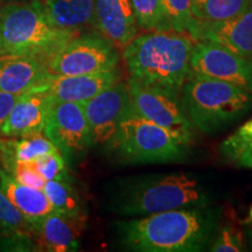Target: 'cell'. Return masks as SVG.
Returning a JSON list of instances; mask_svg holds the SVG:
<instances>
[{
  "label": "cell",
  "instance_id": "603a6c76",
  "mask_svg": "<svg viewBox=\"0 0 252 252\" xmlns=\"http://www.w3.org/2000/svg\"><path fill=\"white\" fill-rule=\"evenodd\" d=\"M138 27L147 32L172 31L162 0H131Z\"/></svg>",
  "mask_w": 252,
  "mask_h": 252
},
{
  "label": "cell",
  "instance_id": "ba28073f",
  "mask_svg": "<svg viewBox=\"0 0 252 252\" xmlns=\"http://www.w3.org/2000/svg\"><path fill=\"white\" fill-rule=\"evenodd\" d=\"M118 48L102 34L74 36L47 62L50 74L71 76L117 69Z\"/></svg>",
  "mask_w": 252,
  "mask_h": 252
},
{
  "label": "cell",
  "instance_id": "8fae6325",
  "mask_svg": "<svg viewBox=\"0 0 252 252\" xmlns=\"http://www.w3.org/2000/svg\"><path fill=\"white\" fill-rule=\"evenodd\" d=\"M82 105L90 127L93 145L108 147L118 130L123 115L131 105L127 84L119 81Z\"/></svg>",
  "mask_w": 252,
  "mask_h": 252
},
{
  "label": "cell",
  "instance_id": "30bf717a",
  "mask_svg": "<svg viewBox=\"0 0 252 252\" xmlns=\"http://www.w3.org/2000/svg\"><path fill=\"white\" fill-rule=\"evenodd\" d=\"M190 72L228 82L252 93V60L225 47L196 41L190 55Z\"/></svg>",
  "mask_w": 252,
  "mask_h": 252
},
{
  "label": "cell",
  "instance_id": "7402d4cb",
  "mask_svg": "<svg viewBox=\"0 0 252 252\" xmlns=\"http://www.w3.org/2000/svg\"><path fill=\"white\" fill-rule=\"evenodd\" d=\"M42 190L54 212L69 217L84 216L80 194L70 180L47 181Z\"/></svg>",
  "mask_w": 252,
  "mask_h": 252
},
{
  "label": "cell",
  "instance_id": "8992f818",
  "mask_svg": "<svg viewBox=\"0 0 252 252\" xmlns=\"http://www.w3.org/2000/svg\"><path fill=\"white\" fill-rule=\"evenodd\" d=\"M187 147L166 128L138 115L130 105L106 149L122 162L137 165L180 162L187 158Z\"/></svg>",
  "mask_w": 252,
  "mask_h": 252
},
{
  "label": "cell",
  "instance_id": "5bb4252c",
  "mask_svg": "<svg viewBox=\"0 0 252 252\" xmlns=\"http://www.w3.org/2000/svg\"><path fill=\"white\" fill-rule=\"evenodd\" d=\"M52 97L31 89L19 97L0 130V137L24 138L43 133Z\"/></svg>",
  "mask_w": 252,
  "mask_h": 252
},
{
  "label": "cell",
  "instance_id": "44dd1931",
  "mask_svg": "<svg viewBox=\"0 0 252 252\" xmlns=\"http://www.w3.org/2000/svg\"><path fill=\"white\" fill-rule=\"evenodd\" d=\"M250 6L252 0H191V24L226 21L242 14Z\"/></svg>",
  "mask_w": 252,
  "mask_h": 252
},
{
  "label": "cell",
  "instance_id": "e0dca14e",
  "mask_svg": "<svg viewBox=\"0 0 252 252\" xmlns=\"http://www.w3.org/2000/svg\"><path fill=\"white\" fill-rule=\"evenodd\" d=\"M47 64L32 56L0 58V91L24 94L49 76Z\"/></svg>",
  "mask_w": 252,
  "mask_h": 252
},
{
  "label": "cell",
  "instance_id": "277c9868",
  "mask_svg": "<svg viewBox=\"0 0 252 252\" xmlns=\"http://www.w3.org/2000/svg\"><path fill=\"white\" fill-rule=\"evenodd\" d=\"M76 33L50 24L39 0L7 2L0 7V58L32 56L47 64Z\"/></svg>",
  "mask_w": 252,
  "mask_h": 252
},
{
  "label": "cell",
  "instance_id": "ac0fdd59",
  "mask_svg": "<svg viewBox=\"0 0 252 252\" xmlns=\"http://www.w3.org/2000/svg\"><path fill=\"white\" fill-rule=\"evenodd\" d=\"M0 188L8 200L18 208L30 224L48 215L53 210L52 204L42 189L28 187L18 182L11 174L0 167Z\"/></svg>",
  "mask_w": 252,
  "mask_h": 252
},
{
  "label": "cell",
  "instance_id": "7c38bea8",
  "mask_svg": "<svg viewBox=\"0 0 252 252\" xmlns=\"http://www.w3.org/2000/svg\"><path fill=\"white\" fill-rule=\"evenodd\" d=\"M119 81L121 72L117 69L71 76L49 74L33 89L46 91L55 100L83 103Z\"/></svg>",
  "mask_w": 252,
  "mask_h": 252
},
{
  "label": "cell",
  "instance_id": "6da1fadb",
  "mask_svg": "<svg viewBox=\"0 0 252 252\" xmlns=\"http://www.w3.org/2000/svg\"><path fill=\"white\" fill-rule=\"evenodd\" d=\"M222 209L195 207L119 220L116 229L126 250L140 252H200L209 248L220 223Z\"/></svg>",
  "mask_w": 252,
  "mask_h": 252
},
{
  "label": "cell",
  "instance_id": "9a60e30c",
  "mask_svg": "<svg viewBox=\"0 0 252 252\" xmlns=\"http://www.w3.org/2000/svg\"><path fill=\"white\" fill-rule=\"evenodd\" d=\"M86 217H69L52 212L30 224L31 235L36 239L40 250L52 252L76 251L84 230Z\"/></svg>",
  "mask_w": 252,
  "mask_h": 252
},
{
  "label": "cell",
  "instance_id": "9c48e42d",
  "mask_svg": "<svg viewBox=\"0 0 252 252\" xmlns=\"http://www.w3.org/2000/svg\"><path fill=\"white\" fill-rule=\"evenodd\" d=\"M43 134L63 156H78L93 145L82 103L52 98Z\"/></svg>",
  "mask_w": 252,
  "mask_h": 252
},
{
  "label": "cell",
  "instance_id": "4316f807",
  "mask_svg": "<svg viewBox=\"0 0 252 252\" xmlns=\"http://www.w3.org/2000/svg\"><path fill=\"white\" fill-rule=\"evenodd\" d=\"M32 162L46 181L70 180L64 156L61 153V151L43 154Z\"/></svg>",
  "mask_w": 252,
  "mask_h": 252
},
{
  "label": "cell",
  "instance_id": "836d02e7",
  "mask_svg": "<svg viewBox=\"0 0 252 252\" xmlns=\"http://www.w3.org/2000/svg\"><path fill=\"white\" fill-rule=\"evenodd\" d=\"M250 219L252 220V207H251V209H250Z\"/></svg>",
  "mask_w": 252,
  "mask_h": 252
},
{
  "label": "cell",
  "instance_id": "52a82bcc",
  "mask_svg": "<svg viewBox=\"0 0 252 252\" xmlns=\"http://www.w3.org/2000/svg\"><path fill=\"white\" fill-rule=\"evenodd\" d=\"M132 108L141 117L169 131L180 143L189 146L194 139V126L189 121L180 94L146 86L130 77L126 82Z\"/></svg>",
  "mask_w": 252,
  "mask_h": 252
},
{
  "label": "cell",
  "instance_id": "d4e9b609",
  "mask_svg": "<svg viewBox=\"0 0 252 252\" xmlns=\"http://www.w3.org/2000/svg\"><path fill=\"white\" fill-rule=\"evenodd\" d=\"M243 230L234 223H224L219 225L209 251L213 252H241L245 251Z\"/></svg>",
  "mask_w": 252,
  "mask_h": 252
},
{
  "label": "cell",
  "instance_id": "4fadbf2b",
  "mask_svg": "<svg viewBox=\"0 0 252 252\" xmlns=\"http://www.w3.org/2000/svg\"><path fill=\"white\" fill-rule=\"evenodd\" d=\"M187 34L193 41L217 43L243 58L252 60V6L226 21L193 23Z\"/></svg>",
  "mask_w": 252,
  "mask_h": 252
},
{
  "label": "cell",
  "instance_id": "83f0119b",
  "mask_svg": "<svg viewBox=\"0 0 252 252\" xmlns=\"http://www.w3.org/2000/svg\"><path fill=\"white\" fill-rule=\"evenodd\" d=\"M162 4L172 31L187 34L191 24V0H162Z\"/></svg>",
  "mask_w": 252,
  "mask_h": 252
},
{
  "label": "cell",
  "instance_id": "484cf974",
  "mask_svg": "<svg viewBox=\"0 0 252 252\" xmlns=\"http://www.w3.org/2000/svg\"><path fill=\"white\" fill-rule=\"evenodd\" d=\"M252 144V119L248 121L223 141L220 152L230 162L237 161L241 154Z\"/></svg>",
  "mask_w": 252,
  "mask_h": 252
},
{
  "label": "cell",
  "instance_id": "cb8c5ba5",
  "mask_svg": "<svg viewBox=\"0 0 252 252\" xmlns=\"http://www.w3.org/2000/svg\"><path fill=\"white\" fill-rule=\"evenodd\" d=\"M0 235L6 238L31 235L30 223L0 188Z\"/></svg>",
  "mask_w": 252,
  "mask_h": 252
},
{
  "label": "cell",
  "instance_id": "f1b7e54d",
  "mask_svg": "<svg viewBox=\"0 0 252 252\" xmlns=\"http://www.w3.org/2000/svg\"><path fill=\"white\" fill-rule=\"evenodd\" d=\"M20 184L36 189H43L46 184L45 178L36 171L33 162H15L7 171Z\"/></svg>",
  "mask_w": 252,
  "mask_h": 252
},
{
  "label": "cell",
  "instance_id": "d6986e66",
  "mask_svg": "<svg viewBox=\"0 0 252 252\" xmlns=\"http://www.w3.org/2000/svg\"><path fill=\"white\" fill-rule=\"evenodd\" d=\"M47 18L53 26L76 33L94 25V0H45Z\"/></svg>",
  "mask_w": 252,
  "mask_h": 252
},
{
  "label": "cell",
  "instance_id": "2e32d148",
  "mask_svg": "<svg viewBox=\"0 0 252 252\" xmlns=\"http://www.w3.org/2000/svg\"><path fill=\"white\" fill-rule=\"evenodd\" d=\"M94 25L119 49L137 36L139 28L131 0H94Z\"/></svg>",
  "mask_w": 252,
  "mask_h": 252
},
{
  "label": "cell",
  "instance_id": "4dcf8cb0",
  "mask_svg": "<svg viewBox=\"0 0 252 252\" xmlns=\"http://www.w3.org/2000/svg\"><path fill=\"white\" fill-rule=\"evenodd\" d=\"M236 163L239 167H245V168H252V144L241 154Z\"/></svg>",
  "mask_w": 252,
  "mask_h": 252
},
{
  "label": "cell",
  "instance_id": "1f68e13d",
  "mask_svg": "<svg viewBox=\"0 0 252 252\" xmlns=\"http://www.w3.org/2000/svg\"><path fill=\"white\" fill-rule=\"evenodd\" d=\"M248 237H249V244H250V248L252 250V230H250V231L248 232Z\"/></svg>",
  "mask_w": 252,
  "mask_h": 252
},
{
  "label": "cell",
  "instance_id": "ffe728a7",
  "mask_svg": "<svg viewBox=\"0 0 252 252\" xmlns=\"http://www.w3.org/2000/svg\"><path fill=\"white\" fill-rule=\"evenodd\" d=\"M56 151L60 150L43 133L24 138L0 137V162L6 172L15 162H31Z\"/></svg>",
  "mask_w": 252,
  "mask_h": 252
},
{
  "label": "cell",
  "instance_id": "f546056e",
  "mask_svg": "<svg viewBox=\"0 0 252 252\" xmlns=\"http://www.w3.org/2000/svg\"><path fill=\"white\" fill-rule=\"evenodd\" d=\"M21 94H9L0 91V130H1L2 125H4L6 118L11 112L15 102Z\"/></svg>",
  "mask_w": 252,
  "mask_h": 252
},
{
  "label": "cell",
  "instance_id": "3957f363",
  "mask_svg": "<svg viewBox=\"0 0 252 252\" xmlns=\"http://www.w3.org/2000/svg\"><path fill=\"white\" fill-rule=\"evenodd\" d=\"M193 39L174 31L150 32L137 35L123 48L130 77L180 94L190 75Z\"/></svg>",
  "mask_w": 252,
  "mask_h": 252
},
{
  "label": "cell",
  "instance_id": "7a4b0ae2",
  "mask_svg": "<svg viewBox=\"0 0 252 252\" xmlns=\"http://www.w3.org/2000/svg\"><path fill=\"white\" fill-rule=\"evenodd\" d=\"M210 202V195L200 180L184 172L122 178L110 198L112 212L122 216L207 207Z\"/></svg>",
  "mask_w": 252,
  "mask_h": 252
},
{
  "label": "cell",
  "instance_id": "d6a6232c",
  "mask_svg": "<svg viewBox=\"0 0 252 252\" xmlns=\"http://www.w3.org/2000/svg\"><path fill=\"white\" fill-rule=\"evenodd\" d=\"M0 1H5L6 4H7V2H13V1H26V0H0Z\"/></svg>",
  "mask_w": 252,
  "mask_h": 252
},
{
  "label": "cell",
  "instance_id": "5b68a950",
  "mask_svg": "<svg viewBox=\"0 0 252 252\" xmlns=\"http://www.w3.org/2000/svg\"><path fill=\"white\" fill-rule=\"evenodd\" d=\"M180 94L189 121L208 134L228 127L252 109L251 91L191 72Z\"/></svg>",
  "mask_w": 252,
  "mask_h": 252
}]
</instances>
